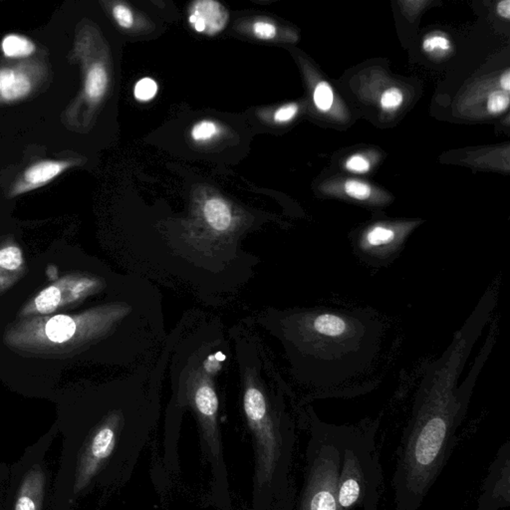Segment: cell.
Returning a JSON list of instances; mask_svg holds the SVG:
<instances>
[{"mask_svg": "<svg viewBox=\"0 0 510 510\" xmlns=\"http://www.w3.org/2000/svg\"><path fill=\"white\" fill-rule=\"evenodd\" d=\"M498 295V289L491 285L443 355L426 369L399 450L393 478L397 510L420 509L448 461L478 376L495 344L498 326L494 322L480 355L461 385L459 377L473 347L493 319Z\"/></svg>", "mask_w": 510, "mask_h": 510, "instance_id": "1", "label": "cell"}, {"mask_svg": "<svg viewBox=\"0 0 510 510\" xmlns=\"http://www.w3.org/2000/svg\"><path fill=\"white\" fill-rule=\"evenodd\" d=\"M289 329L305 380L325 389L368 370L384 331L382 322L367 310L326 307L294 314Z\"/></svg>", "mask_w": 510, "mask_h": 510, "instance_id": "2", "label": "cell"}, {"mask_svg": "<svg viewBox=\"0 0 510 510\" xmlns=\"http://www.w3.org/2000/svg\"><path fill=\"white\" fill-rule=\"evenodd\" d=\"M122 305L100 306L76 315L20 319L9 326L4 342L9 348L38 357H68L82 352L107 334L124 316Z\"/></svg>", "mask_w": 510, "mask_h": 510, "instance_id": "3", "label": "cell"}, {"mask_svg": "<svg viewBox=\"0 0 510 510\" xmlns=\"http://www.w3.org/2000/svg\"><path fill=\"white\" fill-rule=\"evenodd\" d=\"M244 412L255 439L256 480L258 489H271L275 510H292L293 491L289 471L293 450V432L281 427L258 388L249 385L244 392Z\"/></svg>", "mask_w": 510, "mask_h": 510, "instance_id": "4", "label": "cell"}, {"mask_svg": "<svg viewBox=\"0 0 510 510\" xmlns=\"http://www.w3.org/2000/svg\"><path fill=\"white\" fill-rule=\"evenodd\" d=\"M379 421L342 426L338 510H378L383 491L376 434Z\"/></svg>", "mask_w": 510, "mask_h": 510, "instance_id": "5", "label": "cell"}, {"mask_svg": "<svg viewBox=\"0 0 510 510\" xmlns=\"http://www.w3.org/2000/svg\"><path fill=\"white\" fill-rule=\"evenodd\" d=\"M304 482L297 510H338L337 486L341 466L342 426L309 414Z\"/></svg>", "mask_w": 510, "mask_h": 510, "instance_id": "6", "label": "cell"}, {"mask_svg": "<svg viewBox=\"0 0 510 510\" xmlns=\"http://www.w3.org/2000/svg\"><path fill=\"white\" fill-rule=\"evenodd\" d=\"M417 222H376L353 237L356 255L373 267L388 266L400 255Z\"/></svg>", "mask_w": 510, "mask_h": 510, "instance_id": "7", "label": "cell"}, {"mask_svg": "<svg viewBox=\"0 0 510 510\" xmlns=\"http://www.w3.org/2000/svg\"><path fill=\"white\" fill-rule=\"evenodd\" d=\"M103 281L89 274L72 273L42 290L19 312V318L48 316L61 308L81 302L103 287Z\"/></svg>", "mask_w": 510, "mask_h": 510, "instance_id": "8", "label": "cell"}, {"mask_svg": "<svg viewBox=\"0 0 510 510\" xmlns=\"http://www.w3.org/2000/svg\"><path fill=\"white\" fill-rule=\"evenodd\" d=\"M121 428V418L118 415H110L101 425L91 434L87 439L77 466L75 477L74 493H81L89 486L95 475L113 455L117 444L118 432Z\"/></svg>", "mask_w": 510, "mask_h": 510, "instance_id": "9", "label": "cell"}, {"mask_svg": "<svg viewBox=\"0 0 510 510\" xmlns=\"http://www.w3.org/2000/svg\"><path fill=\"white\" fill-rule=\"evenodd\" d=\"M228 10L215 0H198L190 6L189 21L197 33L208 36L217 35L226 28L228 22Z\"/></svg>", "mask_w": 510, "mask_h": 510, "instance_id": "10", "label": "cell"}, {"mask_svg": "<svg viewBox=\"0 0 510 510\" xmlns=\"http://www.w3.org/2000/svg\"><path fill=\"white\" fill-rule=\"evenodd\" d=\"M46 477L40 466H34L25 475L18 491L15 510H42Z\"/></svg>", "mask_w": 510, "mask_h": 510, "instance_id": "11", "label": "cell"}, {"mask_svg": "<svg viewBox=\"0 0 510 510\" xmlns=\"http://www.w3.org/2000/svg\"><path fill=\"white\" fill-rule=\"evenodd\" d=\"M68 165L69 164L66 162H54V161L38 163L25 172V185H28V190L44 185L65 171Z\"/></svg>", "mask_w": 510, "mask_h": 510, "instance_id": "12", "label": "cell"}, {"mask_svg": "<svg viewBox=\"0 0 510 510\" xmlns=\"http://www.w3.org/2000/svg\"><path fill=\"white\" fill-rule=\"evenodd\" d=\"M206 224L217 233H226L233 224V215L228 206L221 199H210L203 206Z\"/></svg>", "mask_w": 510, "mask_h": 510, "instance_id": "13", "label": "cell"}, {"mask_svg": "<svg viewBox=\"0 0 510 510\" xmlns=\"http://www.w3.org/2000/svg\"><path fill=\"white\" fill-rule=\"evenodd\" d=\"M108 75L105 68L95 64L90 68L86 77L85 91L88 98L92 101H99L107 90Z\"/></svg>", "mask_w": 510, "mask_h": 510, "instance_id": "14", "label": "cell"}, {"mask_svg": "<svg viewBox=\"0 0 510 510\" xmlns=\"http://www.w3.org/2000/svg\"><path fill=\"white\" fill-rule=\"evenodd\" d=\"M1 47L4 55L9 58L28 57L35 52L33 42L15 34L6 36L2 42Z\"/></svg>", "mask_w": 510, "mask_h": 510, "instance_id": "15", "label": "cell"}, {"mask_svg": "<svg viewBox=\"0 0 510 510\" xmlns=\"http://www.w3.org/2000/svg\"><path fill=\"white\" fill-rule=\"evenodd\" d=\"M31 83L25 75L17 73V77L1 90L0 95L6 101H17L30 93Z\"/></svg>", "mask_w": 510, "mask_h": 510, "instance_id": "16", "label": "cell"}, {"mask_svg": "<svg viewBox=\"0 0 510 510\" xmlns=\"http://www.w3.org/2000/svg\"><path fill=\"white\" fill-rule=\"evenodd\" d=\"M24 265L21 249L15 246H8L0 249V268L6 271H17Z\"/></svg>", "mask_w": 510, "mask_h": 510, "instance_id": "17", "label": "cell"}, {"mask_svg": "<svg viewBox=\"0 0 510 510\" xmlns=\"http://www.w3.org/2000/svg\"><path fill=\"white\" fill-rule=\"evenodd\" d=\"M315 106L321 112H328L334 104V92L329 83L321 81L317 84L313 93Z\"/></svg>", "mask_w": 510, "mask_h": 510, "instance_id": "18", "label": "cell"}, {"mask_svg": "<svg viewBox=\"0 0 510 510\" xmlns=\"http://www.w3.org/2000/svg\"><path fill=\"white\" fill-rule=\"evenodd\" d=\"M452 44L450 39L443 34H432L428 35L423 42V50L430 55H444L450 51Z\"/></svg>", "mask_w": 510, "mask_h": 510, "instance_id": "19", "label": "cell"}, {"mask_svg": "<svg viewBox=\"0 0 510 510\" xmlns=\"http://www.w3.org/2000/svg\"><path fill=\"white\" fill-rule=\"evenodd\" d=\"M344 194L350 199H357V201H368L373 194V190L370 185L363 181L348 180L345 181L344 185Z\"/></svg>", "mask_w": 510, "mask_h": 510, "instance_id": "20", "label": "cell"}, {"mask_svg": "<svg viewBox=\"0 0 510 510\" xmlns=\"http://www.w3.org/2000/svg\"><path fill=\"white\" fill-rule=\"evenodd\" d=\"M403 100L405 97L402 91L397 87L389 88L381 97V108L386 112H394L403 105Z\"/></svg>", "mask_w": 510, "mask_h": 510, "instance_id": "21", "label": "cell"}, {"mask_svg": "<svg viewBox=\"0 0 510 510\" xmlns=\"http://www.w3.org/2000/svg\"><path fill=\"white\" fill-rule=\"evenodd\" d=\"M509 93L494 91L487 98L486 109L491 114H500L509 108Z\"/></svg>", "mask_w": 510, "mask_h": 510, "instance_id": "22", "label": "cell"}, {"mask_svg": "<svg viewBox=\"0 0 510 510\" xmlns=\"http://www.w3.org/2000/svg\"><path fill=\"white\" fill-rule=\"evenodd\" d=\"M158 93V84L151 78H143L136 84L134 95L139 101H149Z\"/></svg>", "mask_w": 510, "mask_h": 510, "instance_id": "23", "label": "cell"}, {"mask_svg": "<svg viewBox=\"0 0 510 510\" xmlns=\"http://www.w3.org/2000/svg\"><path fill=\"white\" fill-rule=\"evenodd\" d=\"M217 132V126L214 122L201 121L194 125L192 130V137L194 140H206L212 139Z\"/></svg>", "mask_w": 510, "mask_h": 510, "instance_id": "24", "label": "cell"}, {"mask_svg": "<svg viewBox=\"0 0 510 510\" xmlns=\"http://www.w3.org/2000/svg\"><path fill=\"white\" fill-rule=\"evenodd\" d=\"M113 15L117 24L123 28L129 29L133 26L134 17L130 8L124 4H117L113 8Z\"/></svg>", "mask_w": 510, "mask_h": 510, "instance_id": "25", "label": "cell"}, {"mask_svg": "<svg viewBox=\"0 0 510 510\" xmlns=\"http://www.w3.org/2000/svg\"><path fill=\"white\" fill-rule=\"evenodd\" d=\"M370 162L368 158L361 155L350 156L346 161L345 167L348 171L355 174H365L370 170Z\"/></svg>", "mask_w": 510, "mask_h": 510, "instance_id": "26", "label": "cell"}, {"mask_svg": "<svg viewBox=\"0 0 510 510\" xmlns=\"http://www.w3.org/2000/svg\"><path fill=\"white\" fill-rule=\"evenodd\" d=\"M276 27L266 21H257L253 25V33L259 39L271 40L275 37Z\"/></svg>", "mask_w": 510, "mask_h": 510, "instance_id": "27", "label": "cell"}, {"mask_svg": "<svg viewBox=\"0 0 510 510\" xmlns=\"http://www.w3.org/2000/svg\"><path fill=\"white\" fill-rule=\"evenodd\" d=\"M297 113H298V106L296 104H287L276 111L274 120L277 123H287L295 117Z\"/></svg>", "mask_w": 510, "mask_h": 510, "instance_id": "28", "label": "cell"}, {"mask_svg": "<svg viewBox=\"0 0 510 510\" xmlns=\"http://www.w3.org/2000/svg\"><path fill=\"white\" fill-rule=\"evenodd\" d=\"M17 71L12 69H1L0 70V92L6 87L13 79L17 77Z\"/></svg>", "mask_w": 510, "mask_h": 510, "instance_id": "29", "label": "cell"}, {"mask_svg": "<svg viewBox=\"0 0 510 510\" xmlns=\"http://www.w3.org/2000/svg\"><path fill=\"white\" fill-rule=\"evenodd\" d=\"M498 12L500 17L505 18L509 20L510 18V1L509 0H504V1L500 2L498 6Z\"/></svg>", "mask_w": 510, "mask_h": 510, "instance_id": "30", "label": "cell"}, {"mask_svg": "<svg viewBox=\"0 0 510 510\" xmlns=\"http://www.w3.org/2000/svg\"><path fill=\"white\" fill-rule=\"evenodd\" d=\"M500 86H502V91L504 92L509 93L510 91V72L509 70H507L500 77Z\"/></svg>", "mask_w": 510, "mask_h": 510, "instance_id": "31", "label": "cell"}, {"mask_svg": "<svg viewBox=\"0 0 510 510\" xmlns=\"http://www.w3.org/2000/svg\"><path fill=\"white\" fill-rule=\"evenodd\" d=\"M1 271L2 269L0 268V290H4L12 283V280H11V276Z\"/></svg>", "mask_w": 510, "mask_h": 510, "instance_id": "32", "label": "cell"}]
</instances>
